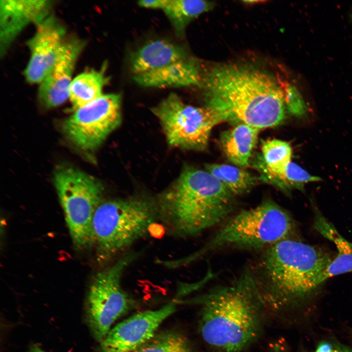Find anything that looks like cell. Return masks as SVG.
<instances>
[{
  "label": "cell",
  "mask_w": 352,
  "mask_h": 352,
  "mask_svg": "<svg viewBox=\"0 0 352 352\" xmlns=\"http://www.w3.org/2000/svg\"><path fill=\"white\" fill-rule=\"evenodd\" d=\"M205 106L224 121L244 123L259 129L281 124L286 107L284 90L270 73L251 65L225 64L203 78Z\"/></svg>",
  "instance_id": "1"
},
{
  "label": "cell",
  "mask_w": 352,
  "mask_h": 352,
  "mask_svg": "<svg viewBox=\"0 0 352 352\" xmlns=\"http://www.w3.org/2000/svg\"><path fill=\"white\" fill-rule=\"evenodd\" d=\"M188 302L200 306L199 332L217 350L241 352L260 334L265 307L252 269Z\"/></svg>",
  "instance_id": "2"
},
{
  "label": "cell",
  "mask_w": 352,
  "mask_h": 352,
  "mask_svg": "<svg viewBox=\"0 0 352 352\" xmlns=\"http://www.w3.org/2000/svg\"><path fill=\"white\" fill-rule=\"evenodd\" d=\"M330 256L298 239H286L262 251L253 269L265 308L284 309L305 300L322 284Z\"/></svg>",
  "instance_id": "3"
},
{
  "label": "cell",
  "mask_w": 352,
  "mask_h": 352,
  "mask_svg": "<svg viewBox=\"0 0 352 352\" xmlns=\"http://www.w3.org/2000/svg\"><path fill=\"white\" fill-rule=\"evenodd\" d=\"M234 196L206 170L187 166L155 199L160 221L168 232L188 238L227 219L233 209Z\"/></svg>",
  "instance_id": "4"
},
{
  "label": "cell",
  "mask_w": 352,
  "mask_h": 352,
  "mask_svg": "<svg viewBox=\"0 0 352 352\" xmlns=\"http://www.w3.org/2000/svg\"><path fill=\"white\" fill-rule=\"evenodd\" d=\"M297 232L296 223L288 212L266 200L230 217L203 246L177 263L180 266L188 264L225 247L263 251L281 241L297 239Z\"/></svg>",
  "instance_id": "5"
},
{
  "label": "cell",
  "mask_w": 352,
  "mask_h": 352,
  "mask_svg": "<svg viewBox=\"0 0 352 352\" xmlns=\"http://www.w3.org/2000/svg\"><path fill=\"white\" fill-rule=\"evenodd\" d=\"M160 221L156 199L144 196L103 200L93 218L99 262L105 263L149 234Z\"/></svg>",
  "instance_id": "6"
},
{
  "label": "cell",
  "mask_w": 352,
  "mask_h": 352,
  "mask_svg": "<svg viewBox=\"0 0 352 352\" xmlns=\"http://www.w3.org/2000/svg\"><path fill=\"white\" fill-rule=\"evenodd\" d=\"M54 185L74 246L79 249L94 245L92 220L103 201L104 187L93 176L72 167L58 168Z\"/></svg>",
  "instance_id": "7"
},
{
  "label": "cell",
  "mask_w": 352,
  "mask_h": 352,
  "mask_svg": "<svg viewBox=\"0 0 352 352\" xmlns=\"http://www.w3.org/2000/svg\"><path fill=\"white\" fill-rule=\"evenodd\" d=\"M139 255L137 252L126 253L98 273L89 286L85 305L86 321L99 343L113 324L134 305L132 298L122 288L121 279L125 270Z\"/></svg>",
  "instance_id": "8"
},
{
  "label": "cell",
  "mask_w": 352,
  "mask_h": 352,
  "mask_svg": "<svg viewBox=\"0 0 352 352\" xmlns=\"http://www.w3.org/2000/svg\"><path fill=\"white\" fill-rule=\"evenodd\" d=\"M151 110L159 120L169 145L185 150H204L213 128L224 121L211 108L187 104L174 92Z\"/></svg>",
  "instance_id": "9"
},
{
  "label": "cell",
  "mask_w": 352,
  "mask_h": 352,
  "mask_svg": "<svg viewBox=\"0 0 352 352\" xmlns=\"http://www.w3.org/2000/svg\"><path fill=\"white\" fill-rule=\"evenodd\" d=\"M122 97L103 94L75 110L63 123V131L75 145L85 151L99 147L121 122Z\"/></svg>",
  "instance_id": "10"
},
{
  "label": "cell",
  "mask_w": 352,
  "mask_h": 352,
  "mask_svg": "<svg viewBox=\"0 0 352 352\" xmlns=\"http://www.w3.org/2000/svg\"><path fill=\"white\" fill-rule=\"evenodd\" d=\"M176 300L155 310L137 313L118 323L100 343L97 352H134L155 334L161 324L176 310Z\"/></svg>",
  "instance_id": "11"
},
{
  "label": "cell",
  "mask_w": 352,
  "mask_h": 352,
  "mask_svg": "<svg viewBox=\"0 0 352 352\" xmlns=\"http://www.w3.org/2000/svg\"><path fill=\"white\" fill-rule=\"evenodd\" d=\"M34 35L27 42L30 57L24 75L31 84H40L52 70L60 54L66 28L50 15L36 25Z\"/></svg>",
  "instance_id": "12"
},
{
  "label": "cell",
  "mask_w": 352,
  "mask_h": 352,
  "mask_svg": "<svg viewBox=\"0 0 352 352\" xmlns=\"http://www.w3.org/2000/svg\"><path fill=\"white\" fill-rule=\"evenodd\" d=\"M86 44L77 38L65 40L50 73L40 84L38 98L46 108L57 107L69 98V88L77 59Z\"/></svg>",
  "instance_id": "13"
},
{
  "label": "cell",
  "mask_w": 352,
  "mask_h": 352,
  "mask_svg": "<svg viewBox=\"0 0 352 352\" xmlns=\"http://www.w3.org/2000/svg\"><path fill=\"white\" fill-rule=\"evenodd\" d=\"M52 1L1 0L0 1V55L5 54L27 25H36L50 15Z\"/></svg>",
  "instance_id": "14"
},
{
  "label": "cell",
  "mask_w": 352,
  "mask_h": 352,
  "mask_svg": "<svg viewBox=\"0 0 352 352\" xmlns=\"http://www.w3.org/2000/svg\"><path fill=\"white\" fill-rule=\"evenodd\" d=\"M138 85L148 88H180L202 83L200 68L192 56L162 68L133 75Z\"/></svg>",
  "instance_id": "15"
},
{
  "label": "cell",
  "mask_w": 352,
  "mask_h": 352,
  "mask_svg": "<svg viewBox=\"0 0 352 352\" xmlns=\"http://www.w3.org/2000/svg\"><path fill=\"white\" fill-rule=\"evenodd\" d=\"M190 56L179 44L165 40H156L131 53L130 66L134 75L162 68Z\"/></svg>",
  "instance_id": "16"
},
{
  "label": "cell",
  "mask_w": 352,
  "mask_h": 352,
  "mask_svg": "<svg viewBox=\"0 0 352 352\" xmlns=\"http://www.w3.org/2000/svg\"><path fill=\"white\" fill-rule=\"evenodd\" d=\"M313 226L322 236L333 242L337 250L336 257L323 272L321 282L352 271V242L343 237L335 227L318 211H315Z\"/></svg>",
  "instance_id": "17"
},
{
  "label": "cell",
  "mask_w": 352,
  "mask_h": 352,
  "mask_svg": "<svg viewBox=\"0 0 352 352\" xmlns=\"http://www.w3.org/2000/svg\"><path fill=\"white\" fill-rule=\"evenodd\" d=\"M259 130L247 124L240 123L222 133L220 145L227 158L238 166H248L257 142Z\"/></svg>",
  "instance_id": "18"
},
{
  "label": "cell",
  "mask_w": 352,
  "mask_h": 352,
  "mask_svg": "<svg viewBox=\"0 0 352 352\" xmlns=\"http://www.w3.org/2000/svg\"><path fill=\"white\" fill-rule=\"evenodd\" d=\"M106 67L105 64L99 70H88L73 79L69 88V99L74 110L103 95V89L110 79L105 74Z\"/></svg>",
  "instance_id": "19"
},
{
  "label": "cell",
  "mask_w": 352,
  "mask_h": 352,
  "mask_svg": "<svg viewBox=\"0 0 352 352\" xmlns=\"http://www.w3.org/2000/svg\"><path fill=\"white\" fill-rule=\"evenodd\" d=\"M214 6L212 1L201 0H167L162 11L172 23L177 36L183 37L188 24Z\"/></svg>",
  "instance_id": "20"
},
{
  "label": "cell",
  "mask_w": 352,
  "mask_h": 352,
  "mask_svg": "<svg viewBox=\"0 0 352 352\" xmlns=\"http://www.w3.org/2000/svg\"><path fill=\"white\" fill-rule=\"evenodd\" d=\"M205 168L234 196L249 192L259 179L242 169L227 164H206Z\"/></svg>",
  "instance_id": "21"
},
{
  "label": "cell",
  "mask_w": 352,
  "mask_h": 352,
  "mask_svg": "<svg viewBox=\"0 0 352 352\" xmlns=\"http://www.w3.org/2000/svg\"><path fill=\"white\" fill-rule=\"evenodd\" d=\"M321 180L313 176L297 164L290 162L286 169L278 172H270L267 176L268 183L272 185L286 194L292 189L303 190L305 184Z\"/></svg>",
  "instance_id": "22"
},
{
  "label": "cell",
  "mask_w": 352,
  "mask_h": 352,
  "mask_svg": "<svg viewBox=\"0 0 352 352\" xmlns=\"http://www.w3.org/2000/svg\"><path fill=\"white\" fill-rule=\"evenodd\" d=\"M262 154L256 156L267 170L273 172L284 170L291 162L292 149L286 141L269 139L262 142Z\"/></svg>",
  "instance_id": "23"
},
{
  "label": "cell",
  "mask_w": 352,
  "mask_h": 352,
  "mask_svg": "<svg viewBox=\"0 0 352 352\" xmlns=\"http://www.w3.org/2000/svg\"><path fill=\"white\" fill-rule=\"evenodd\" d=\"M134 352H193L188 339L174 331L155 333L146 343Z\"/></svg>",
  "instance_id": "24"
},
{
  "label": "cell",
  "mask_w": 352,
  "mask_h": 352,
  "mask_svg": "<svg viewBox=\"0 0 352 352\" xmlns=\"http://www.w3.org/2000/svg\"><path fill=\"white\" fill-rule=\"evenodd\" d=\"M286 109L292 114L301 116L306 111V106L300 93L293 86L288 85L284 90Z\"/></svg>",
  "instance_id": "25"
},
{
  "label": "cell",
  "mask_w": 352,
  "mask_h": 352,
  "mask_svg": "<svg viewBox=\"0 0 352 352\" xmlns=\"http://www.w3.org/2000/svg\"><path fill=\"white\" fill-rule=\"evenodd\" d=\"M167 2V0H143L137 2L138 5L141 7L163 10Z\"/></svg>",
  "instance_id": "26"
},
{
  "label": "cell",
  "mask_w": 352,
  "mask_h": 352,
  "mask_svg": "<svg viewBox=\"0 0 352 352\" xmlns=\"http://www.w3.org/2000/svg\"><path fill=\"white\" fill-rule=\"evenodd\" d=\"M333 346L326 342H321L318 346L316 352H332Z\"/></svg>",
  "instance_id": "27"
},
{
  "label": "cell",
  "mask_w": 352,
  "mask_h": 352,
  "mask_svg": "<svg viewBox=\"0 0 352 352\" xmlns=\"http://www.w3.org/2000/svg\"><path fill=\"white\" fill-rule=\"evenodd\" d=\"M332 352H352V348L342 345L335 346Z\"/></svg>",
  "instance_id": "28"
},
{
  "label": "cell",
  "mask_w": 352,
  "mask_h": 352,
  "mask_svg": "<svg viewBox=\"0 0 352 352\" xmlns=\"http://www.w3.org/2000/svg\"><path fill=\"white\" fill-rule=\"evenodd\" d=\"M29 352H45L43 350H42L41 348L37 346H33L32 347V348L30 349V351Z\"/></svg>",
  "instance_id": "29"
}]
</instances>
